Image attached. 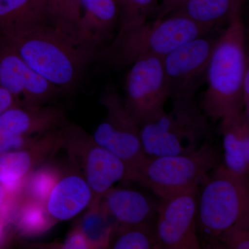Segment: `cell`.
Segmentation results:
<instances>
[{
	"mask_svg": "<svg viewBox=\"0 0 249 249\" xmlns=\"http://www.w3.org/2000/svg\"><path fill=\"white\" fill-rule=\"evenodd\" d=\"M0 34L36 73L62 93L76 89L101 52L52 23Z\"/></svg>",
	"mask_w": 249,
	"mask_h": 249,
	"instance_id": "6da1fadb",
	"label": "cell"
},
{
	"mask_svg": "<svg viewBox=\"0 0 249 249\" xmlns=\"http://www.w3.org/2000/svg\"><path fill=\"white\" fill-rule=\"evenodd\" d=\"M227 22L225 30L217 37L210 59L208 88L200 106L205 115L214 122L244 111L242 83L249 61L242 11Z\"/></svg>",
	"mask_w": 249,
	"mask_h": 249,
	"instance_id": "7a4b0ae2",
	"label": "cell"
},
{
	"mask_svg": "<svg viewBox=\"0 0 249 249\" xmlns=\"http://www.w3.org/2000/svg\"><path fill=\"white\" fill-rule=\"evenodd\" d=\"M200 186L198 237L202 240L201 248L219 249L222 232L249 214V175H237L221 164L210 172Z\"/></svg>",
	"mask_w": 249,
	"mask_h": 249,
	"instance_id": "3957f363",
	"label": "cell"
},
{
	"mask_svg": "<svg viewBox=\"0 0 249 249\" xmlns=\"http://www.w3.org/2000/svg\"><path fill=\"white\" fill-rule=\"evenodd\" d=\"M173 107L140 127L147 157L187 155L211 142L213 126L195 98L173 101Z\"/></svg>",
	"mask_w": 249,
	"mask_h": 249,
	"instance_id": "277c9868",
	"label": "cell"
},
{
	"mask_svg": "<svg viewBox=\"0 0 249 249\" xmlns=\"http://www.w3.org/2000/svg\"><path fill=\"white\" fill-rule=\"evenodd\" d=\"M213 30L185 16L168 15L161 19L147 21L135 31L113 40L108 48L100 52L99 57L119 67L132 65L142 55L163 58L180 46Z\"/></svg>",
	"mask_w": 249,
	"mask_h": 249,
	"instance_id": "5b68a950",
	"label": "cell"
},
{
	"mask_svg": "<svg viewBox=\"0 0 249 249\" xmlns=\"http://www.w3.org/2000/svg\"><path fill=\"white\" fill-rule=\"evenodd\" d=\"M222 156L212 142L187 155L147 157L136 172L133 182L150 190L160 199L199 187L211 170L221 165Z\"/></svg>",
	"mask_w": 249,
	"mask_h": 249,
	"instance_id": "8992f818",
	"label": "cell"
},
{
	"mask_svg": "<svg viewBox=\"0 0 249 249\" xmlns=\"http://www.w3.org/2000/svg\"><path fill=\"white\" fill-rule=\"evenodd\" d=\"M60 129L62 148L66 150L73 168L79 169L92 191L91 206L100 203L118 181H129L128 169L124 162L97 143L82 127L67 121Z\"/></svg>",
	"mask_w": 249,
	"mask_h": 249,
	"instance_id": "52a82bcc",
	"label": "cell"
},
{
	"mask_svg": "<svg viewBox=\"0 0 249 249\" xmlns=\"http://www.w3.org/2000/svg\"><path fill=\"white\" fill-rule=\"evenodd\" d=\"M100 103L106 107L107 115L95 129L93 138L124 162L128 169L129 181H132L147 157L142 149L140 126L124 107L112 83L103 90Z\"/></svg>",
	"mask_w": 249,
	"mask_h": 249,
	"instance_id": "ba28073f",
	"label": "cell"
},
{
	"mask_svg": "<svg viewBox=\"0 0 249 249\" xmlns=\"http://www.w3.org/2000/svg\"><path fill=\"white\" fill-rule=\"evenodd\" d=\"M124 82V107L140 127L165 112L168 98L163 58L142 55L132 64Z\"/></svg>",
	"mask_w": 249,
	"mask_h": 249,
	"instance_id": "9c48e42d",
	"label": "cell"
},
{
	"mask_svg": "<svg viewBox=\"0 0 249 249\" xmlns=\"http://www.w3.org/2000/svg\"><path fill=\"white\" fill-rule=\"evenodd\" d=\"M217 37L201 36L175 49L163 58L168 98L193 99L206 83L208 67Z\"/></svg>",
	"mask_w": 249,
	"mask_h": 249,
	"instance_id": "30bf717a",
	"label": "cell"
},
{
	"mask_svg": "<svg viewBox=\"0 0 249 249\" xmlns=\"http://www.w3.org/2000/svg\"><path fill=\"white\" fill-rule=\"evenodd\" d=\"M199 187L161 199L157 209L156 231L162 249H200L196 216Z\"/></svg>",
	"mask_w": 249,
	"mask_h": 249,
	"instance_id": "8fae6325",
	"label": "cell"
},
{
	"mask_svg": "<svg viewBox=\"0 0 249 249\" xmlns=\"http://www.w3.org/2000/svg\"><path fill=\"white\" fill-rule=\"evenodd\" d=\"M0 88L8 90L24 106H48L62 93L36 73L9 41L0 34Z\"/></svg>",
	"mask_w": 249,
	"mask_h": 249,
	"instance_id": "7c38bea8",
	"label": "cell"
},
{
	"mask_svg": "<svg viewBox=\"0 0 249 249\" xmlns=\"http://www.w3.org/2000/svg\"><path fill=\"white\" fill-rule=\"evenodd\" d=\"M60 127L42 134L29 146L0 155V184L16 194L24 180L62 148Z\"/></svg>",
	"mask_w": 249,
	"mask_h": 249,
	"instance_id": "4fadbf2b",
	"label": "cell"
},
{
	"mask_svg": "<svg viewBox=\"0 0 249 249\" xmlns=\"http://www.w3.org/2000/svg\"><path fill=\"white\" fill-rule=\"evenodd\" d=\"M62 109L52 105L30 107L19 105L0 115V138L42 135L66 122Z\"/></svg>",
	"mask_w": 249,
	"mask_h": 249,
	"instance_id": "5bb4252c",
	"label": "cell"
},
{
	"mask_svg": "<svg viewBox=\"0 0 249 249\" xmlns=\"http://www.w3.org/2000/svg\"><path fill=\"white\" fill-rule=\"evenodd\" d=\"M93 193L78 171L62 174L46 199L49 215L55 224L70 220L92 204Z\"/></svg>",
	"mask_w": 249,
	"mask_h": 249,
	"instance_id": "9a60e30c",
	"label": "cell"
},
{
	"mask_svg": "<svg viewBox=\"0 0 249 249\" xmlns=\"http://www.w3.org/2000/svg\"><path fill=\"white\" fill-rule=\"evenodd\" d=\"M77 36L82 43L99 50L119 27L118 0H80Z\"/></svg>",
	"mask_w": 249,
	"mask_h": 249,
	"instance_id": "2e32d148",
	"label": "cell"
},
{
	"mask_svg": "<svg viewBox=\"0 0 249 249\" xmlns=\"http://www.w3.org/2000/svg\"><path fill=\"white\" fill-rule=\"evenodd\" d=\"M100 203L114 222L121 225L153 222L160 204L136 190L113 187Z\"/></svg>",
	"mask_w": 249,
	"mask_h": 249,
	"instance_id": "e0dca14e",
	"label": "cell"
},
{
	"mask_svg": "<svg viewBox=\"0 0 249 249\" xmlns=\"http://www.w3.org/2000/svg\"><path fill=\"white\" fill-rule=\"evenodd\" d=\"M224 166L232 173L249 175V115L245 111L225 116L220 120Z\"/></svg>",
	"mask_w": 249,
	"mask_h": 249,
	"instance_id": "ac0fdd59",
	"label": "cell"
},
{
	"mask_svg": "<svg viewBox=\"0 0 249 249\" xmlns=\"http://www.w3.org/2000/svg\"><path fill=\"white\" fill-rule=\"evenodd\" d=\"M9 214L11 227L22 237L42 235L56 224L49 215L45 203L17 195L10 202Z\"/></svg>",
	"mask_w": 249,
	"mask_h": 249,
	"instance_id": "d6986e66",
	"label": "cell"
},
{
	"mask_svg": "<svg viewBox=\"0 0 249 249\" xmlns=\"http://www.w3.org/2000/svg\"><path fill=\"white\" fill-rule=\"evenodd\" d=\"M52 23L45 0H0V33Z\"/></svg>",
	"mask_w": 249,
	"mask_h": 249,
	"instance_id": "ffe728a7",
	"label": "cell"
},
{
	"mask_svg": "<svg viewBox=\"0 0 249 249\" xmlns=\"http://www.w3.org/2000/svg\"><path fill=\"white\" fill-rule=\"evenodd\" d=\"M246 0H186L169 15H178L214 29L242 11Z\"/></svg>",
	"mask_w": 249,
	"mask_h": 249,
	"instance_id": "44dd1931",
	"label": "cell"
},
{
	"mask_svg": "<svg viewBox=\"0 0 249 249\" xmlns=\"http://www.w3.org/2000/svg\"><path fill=\"white\" fill-rule=\"evenodd\" d=\"M107 248L162 249L154 222L132 225H121L114 223L109 235Z\"/></svg>",
	"mask_w": 249,
	"mask_h": 249,
	"instance_id": "7402d4cb",
	"label": "cell"
},
{
	"mask_svg": "<svg viewBox=\"0 0 249 249\" xmlns=\"http://www.w3.org/2000/svg\"><path fill=\"white\" fill-rule=\"evenodd\" d=\"M109 217L101 203H98L89 206L76 224L88 239L91 249L107 248L109 235L115 223L109 224Z\"/></svg>",
	"mask_w": 249,
	"mask_h": 249,
	"instance_id": "603a6c76",
	"label": "cell"
},
{
	"mask_svg": "<svg viewBox=\"0 0 249 249\" xmlns=\"http://www.w3.org/2000/svg\"><path fill=\"white\" fill-rule=\"evenodd\" d=\"M160 0H120L119 23L114 40L135 31L155 14Z\"/></svg>",
	"mask_w": 249,
	"mask_h": 249,
	"instance_id": "cb8c5ba5",
	"label": "cell"
},
{
	"mask_svg": "<svg viewBox=\"0 0 249 249\" xmlns=\"http://www.w3.org/2000/svg\"><path fill=\"white\" fill-rule=\"evenodd\" d=\"M61 175L62 172L58 167L48 162L33 172L24 180L16 195L21 198L45 203Z\"/></svg>",
	"mask_w": 249,
	"mask_h": 249,
	"instance_id": "d4e9b609",
	"label": "cell"
},
{
	"mask_svg": "<svg viewBox=\"0 0 249 249\" xmlns=\"http://www.w3.org/2000/svg\"><path fill=\"white\" fill-rule=\"evenodd\" d=\"M45 2L50 22L78 37L77 31L81 16L80 0H45Z\"/></svg>",
	"mask_w": 249,
	"mask_h": 249,
	"instance_id": "484cf974",
	"label": "cell"
},
{
	"mask_svg": "<svg viewBox=\"0 0 249 249\" xmlns=\"http://www.w3.org/2000/svg\"><path fill=\"white\" fill-rule=\"evenodd\" d=\"M219 249H249V214L224 231L219 237Z\"/></svg>",
	"mask_w": 249,
	"mask_h": 249,
	"instance_id": "4316f807",
	"label": "cell"
},
{
	"mask_svg": "<svg viewBox=\"0 0 249 249\" xmlns=\"http://www.w3.org/2000/svg\"><path fill=\"white\" fill-rule=\"evenodd\" d=\"M40 136H17L0 138V155L29 146Z\"/></svg>",
	"mask_w": 249,
	"mask_h": 249,
	"instance_id": "83f0119b",
	"label": "cell"
},
{
	"mask_svg": "<svg viewBox=\"0 0 249 249\" xmlns=\"http://www.w3.org/2000/svg\"><path fill=\"white\" fill-rule=\"evenodd\" d=\"M60 247V248L63 249H91L88 239L76 225L67 236L66 239Z\"/></svg>",
	"mask_w": 249,
	"mask_h": 249,
	"instance_id": "f1b7e54d",
	"label": "cell"
},
{
	"mask_svg": "<svg viewBox=\"0 0 249 249\" xmlns=\"http://www.w3.org/2000/svg\"><path fill=\"white\" fill-rule=\"evenodd\" d=\"M22 104V101L17 96L8 90L0 88V115L8 109Z\"/></svg>",
	"mask_w": 249,
	"mask_h": 249,
	"instance_id": "f546056e",
	"label": "cell"
},
{
	"mask_svg": "<svg viewBox=\"0 0 249 249\" xmlns=\"http://www.w3.org/2000/svg\"><path fill=\"white\" fill-rule=\"evenodd\" d=\"M185 1L186 0H160L155 11V19H161L166 17Z\"/></svg>",
	"mask_w": 249,
	"mask_h": 249,
	"instance_id": "4dcf8cb0",
	"label": "cell"
},
{
	"mask_svg": "<svg viewBox=\"0 0 249 249\" xmlns=\"http://www.w3.org/2000/svg\"><path fill=\"white\" fill-rule=\"evenodd\" d=\"M11 227L9 214L5 206L4 209L0 211V247H1L7 240V236L9 235Z\"/></svg>",
	"mask_w": 249,
	"mask_h": 249,
	"instance_id": "1f68e13d",
	"label": "cell"
},
{
	"mask_svg": "<svg viewBox=\"0 0 249 249\" xmlns=\"http://www.w3.org/2000/svg\"><path fill=\"white\" fill-rule=\"evenodd\" d=\"M244 111L249 115V68L246 71L242 83Z\"/></svg>",
	"mask_w": 249,
	"mask_h": 249,
	"instance_id": "d6a6232c",
	"label": "cell"
},
{
	"mask_svg": "<svg viewBox=\"0 0 249 249\" xmlns=\"http://www.w3.org/2000/svg\"><path fill=\"white\" fill-rule=\"evenodd\" d=\"M15 195L16 194L10 193L4 186L0 184V211L4 209V206L9 202Z\"/></svg>",
	"mask_w": 249,
	"mask_h": 249,
	"instance_id": "836d02e7",
	"label": "cell"
},
{
	"mask_svg": "<svg viewBox=\"0 0 249 249\" xmlns=\"http://www.w3.org/2000/svg\"><path fill=\"white\" fill-rule=\"evenodd\" d=\"M118 1H119H119H120V0H118Z\"/></svg>",
	"mask_w": 249,
	"mask_h": 249,
	"instance_id": "e575fe53",
	"label": "cell"
},
{
	"mask_svg": "<svg viewBox=\"0 0 249 249\" xmlns=\"http://www.w3.org/2000/svg\"></svg>",
	"mask_w": 249,
	"mask_h": 249,
	"instance_id": "d590c367",
	"label": "cell"
}]
</instances>
